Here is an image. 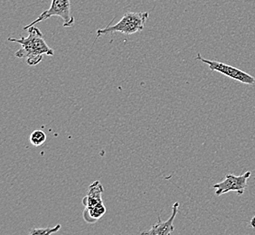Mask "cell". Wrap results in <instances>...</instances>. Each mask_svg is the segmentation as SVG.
Returning <instances> with one entry per match:
<instances>
[{
  "label": "cell",
  "mask_w": 255,
  "mask_h": 235,
  "mask_svg": "<svg viewBox=\"0 0 255 235\" xmlns=\"http://www.w3.org/2000/svg\"><path fill=\"white\" fill-rule=\"evenodd\" d=\"M54 15L59 16L63 19L64 27H72L74 24V15H72L71 0H52L49 9L44 11L31 24L25 26L24 29L27 30L30 26L35 25L39 22L48 19L51 16Z\"/></svg>",
  "instance_id": "obj_3"
},
{
  "label": "cell",
  "mask_w": 255,
  "mask_h": 235,
  "mask_svg": "<svg viewBox=\"0 0 255 235\" xmlns=\"http://www.w3.org/2000/svg\"><path fill=\"white\" fill-rule=\"evenodd\" d=\"M179 209V203H175L172 206V215L167 221L162 222L159 218L155 225H153L150 230L143 232L141 235H168L172 234L175 227H174V220L177 216Z\"/></svg>",
  "instance_id": "obj_6"
},
{
  "label": "cell",
  "mask_w": 255,
  "mask_h": 235,
  "mask_svg": "<svg viewBox=\"0 0 255 235\" xmlns=\"http://www.w3.org/2000/svg\"><path fill=\"white\" fill-rule=\"evenodd\" d=\"M104 191L101 182L95 181L89 186L87 196L83 199V204L85 207L97 206L103 202V193Z\"/></svg>",
  "instance_id": "obj_7"
},
{
  "label": "cell",
  "mask_w": 255,
  "mask_h": 235,
  "mask_svg": "<svg viewBox=\"0 0 255 235\" xmlns=\"http://www.w3.org/2000/svg\"><path fill=\"white\" fill-rule=\"evenodd\" d=\"M148 15L149 14L147 12H128L116 25H108L103 29L97 30L96 38L103 34H113L116 32L125 34H133L140 32L145 27Z\"/></svg>",
  "instance_id": "obj_2"
},
{
  "label": "cell",
  "mask_w": 255,
  "mask_h": 235,
  "mask_svg": "<svg viewBox=\"0 0 255 235\" xmlns=\"http://www.w3.org/2000/svg\"><path fill=\"white\" fill-rule=\"evenodd\" d=\"M61 229V226L57 225L54 227H46V228H34L30 232L31 235H49L55 234Z\"/></svg>",
  "instance_id": "obj_10"
},
{
  "label": "cell",
  "mask_w": 255,
  "mask_h": 235,
  "mask_svg": "<svg viewBox=\"0 0 255 235\" xmlns=\"http://www.w3.org/2000/svg\"><path fill=\"white\" fill-rule=\"evenodd\" d=\"M46 140V134L41 130L36 129L30 134L29 141L34 147H39L43 145Z\"/></svg>",
  "instance_id": "obj_9"
},
{
  "label": "cell",
  "mask_w": 255,
  "mask_h": 235,
  "mask_svg": "<svg viewBox=\"0 0 255 235\" xmlns=\"http://www.w3.org/2000/svg\"><path fill=\"white\" fill-rule=\"evenodd\" d=\"M252 172L247 171L242 176H236L232 174L226 175V178L221 183H218L213 186V188L216 189V195L217 196H222L231 191L236 192L239 196L244 195L247 187V180L249 179Z\"/></svg>",
  "instance_id": "obj_5"
},
{
  "label": "cell",
  "mask_w": 255,
  "mask_h": 235,
  "mask_svg": "<svg viewBox=\"0 0 255 235\" xmlns=\"http://www.w3.org/2000/svg\"><path fill=\"white\" fill-rule=\"evenodd\" d=\"M106 213V207L103 202L98 204L97 206L92 207H85L83 214L84 221L88 224H94L100 220Z\"/></svg>",
  "instance_id": "obj_8"
},
{
  "label": "cell",
  "mask_w": 255,
  "mask_h": 235,
  "mask_svg": "<svg viewBox=\"0 0 255 235\" xmlns=\"http://www.w3.org/2000/svg\"><path fill=\"white\" fill-rule=\"evenodd\" d=\"M196 59L200 62H203L204 64H207L211 71L218 72L229 78L240 82L242 84H250V85L255 84V79L252 75L246 74V72L242 71L240 69L224 64L218 61H212L208 59L203 58L200 54H197Z\"/></svg>",
  "instance_id": "obj_4"
},
{
  "label": "cell",
  "mask_w": 255,
  "mask_h": 235,
  "mask_svg": "<svg viewBox=\"0 0 255 235\" xmlns=\"http://www.w3.org/2000/svg\"><path fill=\"white\" fill-rule=\"evenodd\" d=\"M250 226L252 228H254V229H255V215L254 216V217L251 219L250 221Z\"/></svg>",
  "instance_id": "obj_11"
},
{
  "label": "cell",
  "mask_w": 255,
  "mask_h": 235,
  "mask_svg": "<svg viewBox=\"0 0 255 235\" xmlns=\"http://www.w3.org/2000/svg\"><path fill=\"white\" fill-rule=\"evenodd\" d=\"M27 37H21L19 39L15 37H9L7 41L15 42L21 44V48L15 52L16 58H25L26 64L30 66H34L40 64L44 58V55H54V50L50 47L44 41L43 33L36 26H30Z\"/></svg>",
  "instance_id": "obj_1"
}]
</instances>
